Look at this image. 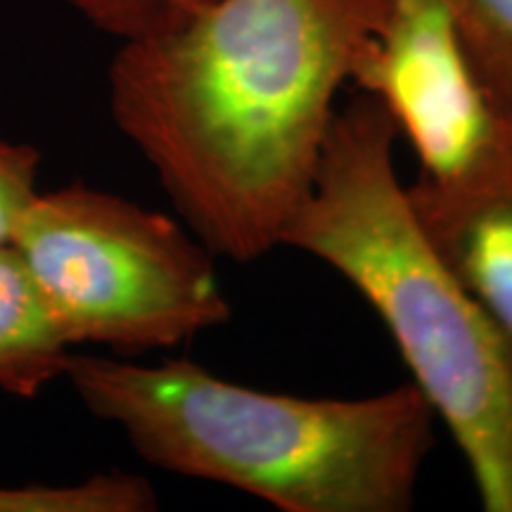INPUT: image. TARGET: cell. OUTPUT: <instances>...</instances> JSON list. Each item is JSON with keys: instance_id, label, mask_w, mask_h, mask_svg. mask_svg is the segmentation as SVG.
<instances>
[{"instance_id": "6da1fadb", "label": "cell", "mask_w": 512, "mask_h": 512, "mask_svg": "<svg viewBox=\"0 0 512 512\" xmlns=\"http://www.w3.org/2000/svg\"><path fill=\"white\" fill-rule=\"evenodd\" d=\"M387 5L211 0L181 27L121 43L114 124L216 256L249 264L280 247Z\"/></svg>"}, {"instance_id": "7a4b0ae2", "label": "cell", "mask_w": 512, "mask_h": 512, "mask_svg": "<svg viewBox=\"0 0 512 512\" xmlns=\"http://www.w3.org/2000/svg\"><path fill=\"white\" fill-rule=\"evenodd\" d=\"M64 377L147 463L285 512H408L434 448L437 415L413 382L306 399L228 382L185 358L140 366L79 351Z\"/></svg>"}, {"instance_id": "3957f363", "label": "cell", "mask_w": 512, "mask_h": 512, "mask_svg": "<svg viewBox=\"0 0 512 512\" xmlns=\"http://www.w3.org/2000/svg\"><path fill=\"white\" fill-rule=\"evenodd\" d=\"M394 119L339 105L309 195L280 247L342 275L377 313L413 384L463 453L484 512H512V339L460 285L396 174Z\"/></svg>"}, {"instance_id": "277c9868", "label": "cell", "mask_w": 512, "mask_h": 512, "mask_svg": "<svg viewBox=\"0 0 512 512\" xmlns=\"http://www.w3.org/2000/svg\"><path fill=\"white\" fill-rule=\"evenodd\" d=\"M10 245L72 347L174 349L233 316L185 223L86 183L38 192Z\"/></svg>"}, {"instance_id": "5b68a950", "label": "cell", "mask_w": 512, "mask_h": 512, "mask_svg": "<svg viewBox=\"0 0 512 512\" xmlns=\"http://www.w3.org/2000/svg\"><path fill=\"white\" fill-rule=\"evenodd\" d=\"M351 86L389 112L420 181L458 195L512 190V102L484 79L439 0H389Z\"/></svg>"}, {"instance_id": "8992f818", "label": "cell", "mask_w": 512, "mask_h": 512, "mask_svg": "<svg viewBox=\"0 0 512 512\" xmlns=\"http://www.w3.org/2000/svg\"><path fill=\"white\" fill-rule=\"evenodd\" d=\"M406 190L441 259L512 339V190L458 195L420 178Z\"/></svg>"}, {"instance_id": "52a82bcc", "label": "cell", "mask_w": 512, "mask_h": 512, "mask_svg": "<svg viewBox=\"0 0 512 512\" xmlns=\"http://www.w3.org/2000/svg\"><path fill=\"white\" fill-rule=\"evenodd\" d=\"M72 351L17 249L0 247V392L36 399Z\"/></svg>"}, {"instance_id": "ba28073f", "label": "cell", "mask_w": 512, "mask_h": 512, "mask_svg": "<svg viewBox=\"0 0 512 512\" xmlns=\"http://www.w3.org/2000/svg\"><path fill=\"white\" fill-rule=\"evenodd\" d=\"M157 494L145 477L102 472L76 484H0V512H152Z\"/></svg>"}, {"instance_id": "9c48e42d", "label": "cell", "mask_w": 512, "mask_h": 512, "mask_svg": "<svg viewBox=\"0 0 512 512\" xmlns=\"http://www.w3.org/2000/svg\"><path fill=\"white\" fill-rule=\"evenodd\" d=\"M484 79L512 102V0H439Z\"/></svg>"}, {"instance_id": "30bf717a", "label": "cell", "mask_w": 512, "mask_h": 512, "mask_svg": "<svg viewBox=\"0 0 512 512\" xmlns=\"http://www.w3.org/2000/svg\"><path fill=\"white\" fill-rule=\"evenodd\" d=\"M88 24L121 43L181 27L211 0H64Z\"/></svg>"}, {"instance_id": "8fae6325", "label": "cell", "mask_w": 512, "mask_h": 512, "mask_svg": "<svg viewBox=\"0 0 512 512\" xmlns=\"http://www.w3.org/2000/svg\"><path fill=\"white\" fill-rule=\"evenodd\" d=\"M41 152L29 143L0 138V247L10 245L24 209L38 195Z\"/></svg>"}]
</instances>
